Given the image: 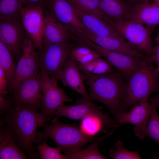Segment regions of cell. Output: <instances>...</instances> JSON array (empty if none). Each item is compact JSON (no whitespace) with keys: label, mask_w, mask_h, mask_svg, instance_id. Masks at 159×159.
Returning <instances> with one entry per match:
<instances>
[{"label":"cell","mask_w":159,"mask_h":159,"mask_svg":"<svg viewBox=\"0 0 159 159\" xmlns=\"http://www.w3.org/2000/svg\"><path fill=\"white\" fill-rule=\"evenodd\" d=\"M8 82L4 70L0 67V94L6 97L8 92Z\"/></svg>","instance_id":"836d02e7"},{"label":"cell","mask_w":159,"mask_h":159,"mask_svg":"<svg viewBox=\"0 0 159 159\" xmlns=\"http://www.w3.org/2000/svg\"><path fill=\"white\" fill-rule=\"evenodd\" d=\"M80 39L82 42L98 52L102 57L121 72L126 80L136 72L144 60L104 49L82 37H80Z\"/></svg>","instance_id":"5bb4252c"},{"label":"cell","mask_w":159,"mask_h":159,"mask_svg":"<svg viewBox=\"0 0 159 159\" xmlns=\"http://www.w3.org/2000/svg\"><path fill=\"white\" fill-rule=\"evenodd\" d=\"M47 140H42V143L36 147L40 154V159H67L57 148H52L47 143Z\"/></svg>","instance_id":"1f68e13d"},{"label":"cell","mask_w":159,"mask_h":159,"mask_svg":"<svg viewBox=\"0 0 159 159\" xmlns=\"http://www.w3.org/2000/svg\"><path fill=\"white\" fill-rule=\"evenodd\" d=\"M39 76L22 81L11 93V100L20 106L40 110L43 95L40 85Z\"/></svg>","instance_id":"7c38bea8"},{"label":"cell","mask_w":159,"mask_h":159,"mask_svg":"<svg viewBox=\"0 0 159 159\" xmlns=\"http://www.w3.org/2000/svg\"><path fill=\"white\" fill-rule=\"evenodd\" d=\"M13 102L11 100L5 98L0 94V113L1 115H5L12 107Z\"/></svg>","instance_id":"d6a6232c"},{"label":"cell","mask_w":159,"mask_h":159,"mask_svg":"<svg viewBox=\"0 0 159 159\" xmlns=\"http://www.w3.org/2000/svg\"><path fill=\"white\" fill-rule=\"evenodd\" d=\"M104 13L115 22L125 20L134 6L123 0H99Z\"/></svg>","instance_id":"7402d4cb"},{"label":"cell","mask_w":159,"mask_h":159,"mask_svg":"<svg viewBox=\"0 0 159 159\" xmlns=\"http://www.w3.org/2000/svg\"><path fill=\"white\" fill-rule=\"evenodd\" d=\"M0 67L4 71L8 82V90H11L14 82L16 67L11 52L0 40Z\"/></svg>","instance_id":"603a6c76"},{"label":"cell","mask_w":159,"mask_h":159,"mask_svg":"<svg viewBox=\"0 0 159 159\" xmlns=\"http://www.w3.org/2000/svg\"><path fill=\"white\" fill-rule=\"evenodd\" d=\"M126 2L134 6L137 4L142 2V0H123Z\"/></svg>","instance_id":"8d00e7d4"},{"label":"cell","mask_w":159,"mask_h":159,"mask_svg":"<svg viewBox=\"0 0 159 159\" xmlns=\"http://www.w3.org/2000/svg\"><path fill=\"white\" fill-rule=\"evenodd\" d=\"M104 49L131 55L144 60L148 57L135 49L128 42L117 39L100 36L90 31L86 28L80 35Z\"/></svg>","instance_id":"2e32d148"},{"label":"cell","mask_w":159,"mask_h":159,"mask_svg":"<svg viewBox=\"0 0 159 159\" xmlns=\"http://www.w3.org/2000/svg\"><path fill=\"white\" fill-rule=\"evenodd\" d=\"M24 4L27 5H40L43 8L49 0H23Z\"/></svg>","instance_id":"d590c367"},{"label":"cell","mask_w":159,"mask_h":159,"mask_svg":"<svg viewBox=\"0 0 159 159\" xmlns=\"http://www.w3.org/2000/svg\"><path fill=\"white\" fill-rule=\"evenodd\" d=\"M28 34L23 24L21 15L8 19H0V40L9 50L15 59L23 54Z\"/></svg>","instance_id":"9c48e42d"},{"label":"cell","mask_w":159,"mask_h":159,"mask_svg":"<svg viewBox=\"0 0 159 159\" xmlns=\"http://www.w3.org/2000/svg\"><path fill=\"white\" fill-rule=\"evenodd\" d=\"M115 148L110 150V156L114 159H140L141 158L138 153L139 150L132 152L124 147L123 143L118 141L115 144Z\"/></svg>","instance_id":"4dcf8cb0"},{"label":"cell","mask_w":159,"mask_h":159,"mask_svg":"<svg viewBox=\"0 0 159 159\" xmlns=\"http://www.w3.org/2000/svg\"><path fill=\"white\" fill-rule=\"evenodd\" d=\"M69 0L80 10L94 16L113 28L115 22L109 18L103 11L99 0Z\"/></svg>","instance_id":"cb8c5ba5"},{"label":"cell","mask_w":159,"mask_h":159,"mask_svg":"<svg viewBox=\"0 0 159 159\" xmlns=\"http://www.w3.org/2000/svg\"><path fill=\"white\" fill-rule=\"evenodd\" d=\"M74 45L67 42L43 45L37 51L39 72L55 77L69 59L70 50Z\"/></svg>","instance_id":"52a82bcc"},{"label":"cell","mask_w":159,"mask_h":159,"mask_svg":"<svg viewBox=\"0 0 159 159\" xmlns=\"http://www.w3.org/2000/svg\"><path fill=\"white\" fill-rule=\"evenodd\" d=\"M81 71L100 74L111 72L114 70L113 66L107 60L101 58L93 60L83 64H77Z\"/></svg>","instance_id":"484cf974"},{"label":"cell","mask_w":159,"mask_h":159,"mask_svg":"<svg viewBox=\"0 0 159 159\" xmlns=\"http://www.w3.org/2000/svg\"><path fill=\"white\" fill-rule=\"evenodd\" d=\"M81 130L85 133L93 135L103 131L105 132L109 129L102 121L95 117H89L82 120Z\"/></svg>","instance_id":"f546056e"},{"label":"cell","mask_w":159,"mask_h":159,"mask_svg":"<svg viewBox=\"0 0 159 159\" xmlns=\"http://www.w3.org/2000/svg\"><path fill=\"white\" fill-rule=\"evenodd\" d=\"M72 4L86 27L92 32L100 36L126 41L109 25L94 16L80 10Z\"/></svg>","instance_id":"ffe728a7"},{"label":"cell","mask_w":159,"mask_h":159,"mask_svg":"<svg viewBox=\"0 0 159 159\" xmlns=\"http://www.w3.org/2000/svg\"><path fill=\"white\" fill-rule=\"evenodd\" d=\"M154 101L156 106L159 108V93L156 96L151 97Z\"/></svg>","instance_id":"74e56055"},{"label":"cell","mask_w":159,"mask_h":159,"mask_svg":"<svg viewBox=\"0 0 159 159\" xmlns=\"http://www.w3.org/2000/svg\"><path fill=\"white\" fill-rule=\"evenodd\" d=\"M155 69L147 60H144L139 68L126 80L120 112H126L139 102L148 101L152 93L159 92V75Z\"/></svg>","instance_id":"277c9868"},{"label":"cell","mask_w":159,"mask_h":159,"mask_svg":"<svg viewBox=\"0 0 159 159\" xmlns=\"http://www.w3.org/2000/svg\"><path fill=\"white\" fill-rule=\"evenodd\" d=\"M59 116L53 117L50 123H45L42 126L43 131L37 132L34 143H39L50 138L55 143L56 148L66 154L81 149L90 142L96 141L102 144L115 130H112L103 136L96 137L85 133L75 125L61 122Z\"/></svg>","instance_id":"7a4b0ae2"},{"label":"cell","mask_w":159,"mask_h":159,"mask_svg":"<svg viewBox=\"0 0 159 159\" xmlns=\"http://www.w3.org/2000/svg\"><path fill=\"white\" fill-rule=\"evenodd\" d=\"M5 115L7 125L21 150L29 158L40 159L33 143L37 129L45 123L40 113L13 103L11 109Z\"/></svg>","instance_id":"6da1fadb"},{"label":"cell","mask_w":159,"mask_h":159,"mask_svg":"<svg viewBox=\"0 0 159 159\" xmlns=\"http://www.w3.org/2000/svg\"><path fill=\"white\" fill-rule=\"evenodd\" d=\"M150 0H142V2L144 3H149Z\"/></svg>","instance_id":"f35d334b"},{"label":"cell","mask_w":159,"mask_h":159,"mask_svg":"<svg viewBox=\"0 0 159 159\" xmlns=\"http://www.w3.org/2000/svg\"><path fill=\"white\" fill-rule=\"evenodd\" d=\"M101 55L87 44L80 42L74 45L71 49L69 58L73 60L77 64H83L93 60L101 58Z\"/></svg>","instance_id":"d4e9b609"},{"label":"cell","mask_w":159,"mask_h":159,"mask_svg":"<svg viewBox=\"0 0 159 159\" xmlns=\"http://www.w3.org/2000/svg\"><path fill=\"white\" fill-rule=\"evenodd\" d=\"M113 28L134 48L145 53L148 58L153 55L151 38L153 30L141 23L129 20L115 22Z\"/></svg>","instance_id":"8992f818"},{"label":"cell","mask_w":159,"mask_h":159,"mask_svg":"<svg viewBox=\"0 0 159 159\" xmlns=\"http://www.w3.org/2000/svg\"><path fill=\"white\" fill-rule=\"evenodd\" d=\"M47 4L48 9H44L52 16L76 35L83 34L86 27L69 0H49Z\"/></svg>","instance_id":"8fae6325"},{"label":"cell","mask_w":159,"mask_h":159,"mask_svg":"<svg viewBox=\"0 0 159 159\" xmlns=\"http://www.w3.org/2000/svg\"><path fill=\"white\" fill-rule=\"evenodd\" d=\"M23 0H0V19H8L20 16Z\"/></svg>","instance_id":"4316f807"},{"label":"cell","mask_w":159,"mask_h":159,"mask_svg":"<svg viewBox=\"0 0 159 159\" xmlns=\"http://www.w3.org/2000/svg\"><path fill=\"white\" fill-rule=\"evenodd\" d=\"M125 20L137 22L146 25L153 30L159 24V4L141 2L134 6Z\"/></svg>","instance_id":"d6986e66"},{"label":"cell","mask_w":159,"mask_h":159,"mask_svg":"<svg viewBox=\"0 0 159 159\" xmlns=\"http://www.w3.org/2000/svg\"><path fill=\"white\" fill-rule=\"evenodd\" d=\"M39 74V80L43 95L40 113L46 122L51 120L55 112L64 103L73 100L58 86L56 77L42 73Z\"/></svg>","instance_id":"5b68a950"},{"label":"cell","mask_w":159,"mask_h":159,"mask_svg":"<svg viewBox=\"0 0 159 159\" xmlns=\"http://www.w3.org/2000/svg\"><path fill=\"white\" fill-rule=\"evenodd\" d=\"M20 149L10 133L7 125L0 126V159H29Z\"/></svg>","instance_id":"44dd1931"},{"label":"cell","mask_w":159,"mask_h":159,"mask_svg":"<svg viewBox=\"0 0 159 159\" xmlns=\"http://www.w3.org/2000/svg\"><path fill=\"white\" fill-rule=\"evenodd\" d=\"M81 72L88 86L91 100L106 105L115 116L120 112L126 83L122 73L118 70L100 74Z\"/></svg>","instance_id":"3957f363"},{"label":"cell","mask_w":159,"mask_h":159,"mask_svg":"<svg viewBox=\"0 0 159 159\" xmlns=\"http://www.w3.org/2000/svg\"><path fill=\"white\" fill-rule=\"evenodd\" d=\"M147 61L150 63L152 62H155L157 64V67L155 68V71L158 75H159V38L157 44L153 47V55L148 58Z\"/></svg>","instance_id":"e575fe53"},{"label":"cell","mask_w":159,"mask_h":159,"mask_svg":"<svg viewBox=\"0 0 159 159\" xmlns=\"http://www.w3.org/2000/svg\"><path fill=\"white\" fill-rule=\"evenodd\" d=\"M100 143H93L87 148L69 153L64 155L67 159H106L100 152Z\"/></svg>","instance_id":"83f0119b"},{"label":"cell","mask_w":159,"mask_h":159,"mask_svg":"<svg viewBox=\"0 0 159 159\" xmlns=\"http://www.w3.org/2000/svg\"><path fill=\"white\" fill-rule=\"evenodd\" d=\"M20 15L23 26L34 42L36 48L43 46L45 15L43 8L40 5H27L22 7Z\"/></svg>","instance_id":"4fadbf2b"},{"label":"cell","mask_w":159,"mask_h":159,"mask_svg":"<svg viewBox=\"0 0 159 159\" xmlns=\"http://www.w3.org/2000/svg\"><path fill=\"white\" fill-rule=\"evenodd\" d=\"M148 101L139 102L128 112H120L115 116L116 121L121 125L126 123L134 125V133L142 140L146 137V128L152 110L151 103Z\"/></svg>","instance_id":"9a60e30c"},{"label":"cell","mask_w":159,"mask_h":159,"mask_svg":"<svg viewBox=\"0 0 159 159\" xmlns=\"http://www.w3.org/2000/svg\"><path fill=\"white\" fill-rule=\"evenodd\" d=\"M44 10L45 19L43 45L67 42L72 33L65 25Z\"/></svg>","instance_id":"ac0fdd59"},{"label":"cell","mask_w":159,"mask_h":159,"mask_svg":"<svg viewBox=\"0 0 159 159\" xmlns=\"http://www.w3.org/2000/svg\"><path fill=\"white\" fill-rule=\"evenodd\" d=\"M36 48L34 42L28 35L23 54L16 65V77L10 92L23 80L39 75V56Z\"/></svg>","instance_id":"30bf717a"},{"label":"cell","mask_w":159,"mask_h":159,"mask_svg":"<svg viewBox=\"0 0 159 159\" xmlns=\"http://www.w3.org/2000/svg\"><path fill=\"white\" fill-rule=\"evenodd\" d=\"M55 77L65 86H68L82 96L90 99L84 84V75L76 62L69 58L64 67L56 74Z\"/></svg>","instance_id":"e0dca14e"},{"label":"cell","mask_w":159,"mask_h":159,"mask_svg":"<svg viewBox=\"0 0 159 159\" xmlns=\"http://www.w3.org/2000/svg\"><path fill=\"white\" fill-rule=\"evenodd\" d=\"M77 103L75 105H63L59 107L54 115L77 120L89 117H95L102 121L110 129H116L120 126L108 115L103 113L101 107L96 105L90 99L82 97L77 100Z\"/></svg>","instance_id":"ba28073f"},{"label":"cell","mask_w":159,"mask_h":159,"mask_svg":"<svg viewBox=\"0 0 159 159\" xmlns=\"http://www.w3.org/2000/svg\"><path fill=\"white\" fill-rule=\"evenodd\" d=\"M155 2L159 4V0H154Z\"/></svg>","instance_id":"ab89813d"},{"label":"cell","mask_w":159,"mask_h":159,"mask_svg":"<svg viewBox=\"0 0 159 159\" xmlns=\"http://www.w3.org/2000/svg\"><path fill=\"white\" fill-rule=\"evenodd\" d=\"M152 110L148 122L145 135L159 143V115L156 111V106L151 98Z\"/></svg>","instance_id":"f1b7e54d"}]
</instances>
